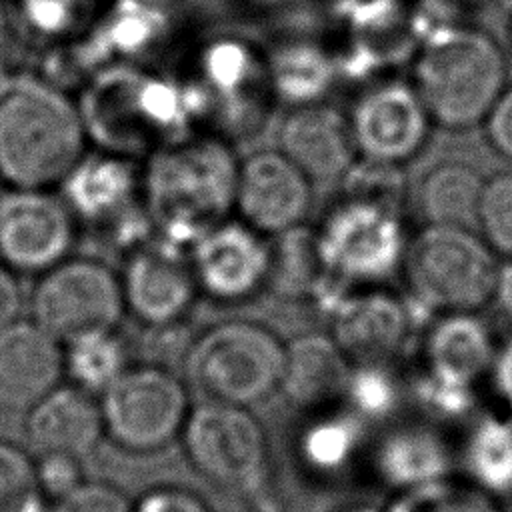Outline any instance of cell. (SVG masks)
I'll use <instances>...</instances> for the list:
<instances>
[{"instance_id":"32","label":"cell","mask_w":512,"mask_h":512,"mask_svg":"<svg viewBox=\"0 0 512 512\" xmlns=\"http://www.w3.org/2000/svg\"><path fill=\"white\" fill-rule=\"evenodd\" d=\"M476 224L496 254L512 258V172L484 180Z\"/></svg>"},{"instance_id":"33","label":"cell","mask_w":512,"mask_h":512,"mask_svg":"<svg viewBox=\"0 0 512 512\" xmlns=\"http://www.w3.org/2000/svg\"><path fill=\"white\" fill-rule=\"evenodd\" d=\"M36 466L28 456L0 442V512H44Z\"/></svg>"},{"instance_id":"11","label":"cell","mask_w":512,"mask_h":512,"mask_svg":"<svg viewBox=\"0 0 512 512\" xmlns=\"http://www.w3.org/2000/svg\"><path fill=\"white\" fill-rule=\"evenodd\" d=\"M180 440L190 464L212 484L238 494L262 488L268 446L248 408L206 400L190 410Z\"/></svg>"},{"instance_id":"1","label":"cell","mask_w":512,"mask_h":512,"mask_svg":"<svg viewBox=\"0 0 512 512\" xmlns=\"http://www.w3.org/2000/svg\"><path fill=\"white\" fill-rule=\"evenodd\" d=\"M74 96L90 148L142 160L156 148L208 132L188 78L154 64L98 68Z\"/></svg>"},{"instance_id":"41","label":"cell","mask_w":512,"mask_h":512,"mask_svg":"<svg viewBox=\"0 0 512 512\" xmlns=\"http://www.w3.org/2000/svg\"><path fill=\"white\" fill-rule=\"evenodd\" d=\"M488 378L496 396L502 400L508 412H512V338L496 348Z\"/></svg>"},{"instance_id":"43","label":"cell","mask_w":512,"mask_h":512,"mask_svg":"<svg viewBox=\"0 0 512 512\" xmlns=\"http://www.w3.org/2000/svg\"><path fill=\"white\" fill-rule=\"evenodd\" d=\"M492 300L498 304L500 312L512 320V258L502 262L498 268Z\"/></svg>"},{"instance_id":"14","label":"cell","mask_w":512,"mask_h":512,"mask_svg":"<svg viewBox=\"0 0 512 512\" xmlns=\"http://www.w3.org/2000/svg\"><path fill=\"white\" fill-rule=\"evenodd\" d=\"M80 224L58 190L0 186V264L42 274L74 254Z\"/></svg>"},{"instance_id":"31","label":"cell","mask_w":512,"mask_h":512,"mask_svg":"<svg viewBox=\"0 0 512 512\" xmlns=\"http://www.w3.org/2000/svg\"><path fill=\"white\" fill-rule=\"evenodd\" d=\"M388 512H502L500 500L474 484H452L448 478L402 492Z\"/></svg>"},{"instance_id":"5","label":"cell","mask_w":512,"mask_h":512,"mask_svg":"<svg viewBox=\"0 0 512 512\" xmlns=\"http://www.w3.org/2000/svg\"><path fill=\"white\" fill-rule=\"evenodd\" d=\"M410 234L404 208L344 192L312 226L322 268L342 288L382 286L402 272Z\"/></svg>"},{"instance_id":"20","label":"cell","mask_w":512,"mask_h":512,"mask_svg":"<svg viewBox=\"0 0 512 512\" xmlns=\"http://www.w3.org/2000/svg\"><path fill=\"white\" fill-rule=\"evenodd\" d=\"M408 304L382 286L344 288L330 302V336L358 364L396 354L410 332Z\"/></svg>"},{"instance_id":"26","label":"cell","mask_w":512,"mask_h":512,"mask_svg":"<svg viewBox=\"0 0 512 512\" xmlns=\"http://www.w3.org/2000/svg\"><path fill=\"white\" fill-rule=\"evenodd\" d=\"M374 468L388 486L408 492L448 478L450 452L434 430L402 426L378 442Z\"/></svg>"},{"instance_id":"9","label":"cell","mask_w":512,"mask_h":512,"mask_svg":"<svg viewBox=\"0 0 512 512\" xmlns=\"http://www.w3.org/2000/svg\"><path fill=\"white\" fill-rule=\"evenodd\" d=\"M82 230L122 252L154 236L142 202V160L90 148L58 186Z\"/></svg>"},{"instance_id":"37","label":"cell","mask_w":512,"mask_h":512,"mask_svg":"<svg viewBox=\"0 0 512 512\" xmlns=\"http://www.w3.org/2000/svg\"><path fill=\"white\" fill-rule=\"evenodd\" d=\"M134 504L114 486L104 482H80L58 500L54 512H132Z\"/></svg>"},{"instance_id":"6","label":"cell","mask_w":512,"mask_h":512,"mask_svg":"<svg viewBox=\"0 0 512 512\" xmlns=\"http://www.w3.org/2000/svg\"><path fill=\"white\" fill-rule=\"evenodd\" d=\"M182 74L200 98L206 130L232 144L258 134L276 104L264 46L236 34L198 42Z\"/></svg>"},{"instance_id":"28","label":"cell","mask_w":512,"mask_h":512,"mask_svg":"<svg viewBox=\"0 0 512 512\" xmlns=\"http://www.w3.org/2000/svg\"><path fill=\"white\" fill-rule=\"evenodd\" d=\"M462 460L470 484L496 500L512 496V412L486 414L470 428Z\"/></svg>"},{"instance_id":"18","label":"cell","mask_w":512,"mask_h":512,"mask_svg":"<svg viewBox=\"0 0 512 512\" xmlns=\"http://www.w3.org/2000/svg\"><path fill=\"white\" fill-rule=\"evenodd\" d=\"M118 274L126 310L156 328L182 320L200 294L188 250L158 236L124 252V264Z\"/></svg>"},{"instance_id":"36","label":"cell","mask_w":512,"mask_h":512,"mask_svg":"<svg viewBox=\"0 0 512 512\" xmlns=\"http://www.w3.org/2000/svg\"><path fill=\"white\" fill-rule=\"evenodd\" d=\"M344 396L358 414L384 416L396 402V386L378 362H366L356 370L352 368Z\"/></svg>"},{"instance_id":"10","label":"cell","mask_w":512,"mask_h":512,"mask_svg":"<svg viewBox=\"0 0 512 512\" xmlns=\"http://www.w3.org/2000/svg\"><path fill=\"white\" fill-rule=\"evenodd\" d=\"M124 310L120 274L96 256L70 254L38 274L32 292L34 322L66 342L114 330Z\"/></svg>"},{"instance_id":"27","label":"cell","mask_w":512,"mask_h":512,"mask_svg":"<svg viewBox=\"0 0 512 512\" xmlns=\"http://www.w3.org/2000/svg\"><path fill=\"white\" fill-rule=\"evenodd\" d=\"M484 180L464 160L432 164L416 186V206L424 224L470 226V222H476Z\"/></svg>"},{"instance_id":"35","label":"cell","mask_w":512,"mask_h":512,"mask_svg":"<svg viewBox=\"0 0 512 512\" xmlns=\"http://www.w3.org/2000/svg\"><path fill=\"white\" fill-rule=\"evenodd\" d=\"M356 430L350 420L328 418L314 424L302 442L304 456L320 468H336L344 464L356 444Z\"/></svg>"},{"instance_id":"44","label":"cell","mask_w":512,"mask_h":512,"mask_svg":"<svg viewBox=\"0 0 512 512\" xmlns=\"http://www.w3.org/2000/svg\"><path fill=\"white\" fill-rule=\"evenodd\" d=\"M246 4H254L258 8H280L284 4H290L294 0H244Z\"/></svg>"},{"instance_id":"23","label":"cell","mask_w":512,"mask_h":512,"mask_svg":"<svg viewBox=\"0 0 512 512\" xmlns=\"http://www.w3.org/2000/svg\"><path fill=\"white\" fill-rule=\"evenodd\" d=\"M264 52L276 104L294 108L322 102L340 84L336 54L326 38L288 32L266 44Z\"/></svg>"},{"instance_id":"29","label":"cell","mask_w":512,"mask_h":512,"mask_svg":"<svg viewBox=\"0 0 512 512\" xmlns=\"http://www.w3.org/2000/svg\"><path fill=\"white\" fill-rule=\"evenodd\" d=\"M40 44L70 42L96 22L106 0H14Z\"/></svg>"},{"instance_id":"7","label":"cell","mask_w":512,"mask_h":512,"mask_svg":"<svg viewBox=\"0 0 512 512\" xmlns=\"http://www.w3.org/2000/svg\"><path fill=\"white\" fill-rule=\"evenodd\" d=\"M498 254L470 226L422 224L410 234L402 274L422 306L478 312L492 302Z\"/></svg>"},{"instance_id":"25","label":"cell","mask_w":512,"mask_h":512,"mask_svg":"<svg viewBox=\"0 0 512 512\" xmlns=\"http://www.w3.org/2000/svg\"><path fill=\"white\" fill-rule=\"evenodd\" d=\"M104 432L100 402L80 386L54 388L30 408L28 438L42 454L80 458Z\"/></svg>"},{"instance_id":"16","label":"cell","mask_w":512,"mask_h":512,"mask_svg":"<svg viewBox=\"0 0 512 512\" xmlns=\"http://www.w3.org/2000/svg\"><path fill=\"white\" fill-rule=\"evenodd\" d=\"M188 260L200 294L222 304L246 302L268 288L272 238L230 216L190 244Z\"/></svg>"},{"instance_id":"42","label":"cell","mask_w":512,"mask_h":512,"mask_svg":"<svg viewBox=\"0 0 512 512\" xmlns=\"http://www.w3.org/2000/svg\"><path fill=\"white\" fill-rule=\"evenodd\" d=\"M22 308V290L16 272L0 264V328L18 320Z\"/></svg>"},{"instance_id":"12","label":"cell","mask_w":512,"mask_h":512,"mask_svg":"<svg viewBox=\"0 0 512 512\" xmlns=\"http://www.w3.org/2000/svg\"><path fill=\"white\" fill-rule=\"evenodd\" d=\"M104 432L130 452H154L182 434L190 414L184 384L160 366L126 368L100 400Z\"/></svg>"},{"instance_id":"3","label":"cell","mask_w":512,"mask_h":512,"mask_svg":"<svg viewBox=\"0 0 512 512\" xmlns=\"http://www.w3.org/2000/svg\"><path fill=\"white\" fill-rule=\"evenodd\" d=\"M88 150L72 92L34 72L0 84V186L58 190Z\"/></svg>"},{"instance_id":"15","label":"cell","mask_w":512,"mask_h":512,"mask_svg":"<svg viewBox=\"0 0 512 512\" xmlns=\"http://www.w3.org/2000/svg\"><path fill=\"white\" fill-rule=\"evenodd\" d=\"M496 348L476 312H440L424 338L422 396L438 410L458 414L468 406L474 384L488 376Z\"/></svg>"},{"instance_id":"24","label":"cell","mask_w":512,"mask_h":512,"mask_svg":"<svg viewBox=\"0 0 512 512\" xmlns=\"http://www.w3.org/2000/svg\"><path fill=\"white\" fill-rule=\"evenodd\" d=\"M350 358L330 334L308 332L284 344L278 390L300 408H320L346 394Z\"/></svg>"},{"instance_id":"8","label":"cell","mask_w":512,"mask_h":512,"mask_svg":"<svg viewBox=\"0 0 512 512\" xmlns=\"http://www.w3.org/2000/svg\"><path fill=\"white\" fill-rule=\"evenodd\" d=\"M284 344L250 320H226L206 328L188 348L186 378L212 402L252 406L278 390Z\"/></svg>"},{"instance_id":"40","label":"cell","mask_w":512,"mask_h":512,"mask_svg":"<svg viewBox=\"0 0 512 512\" xmlns=\"http://www.w3.org/2000/svg\"><path fill=\"white\" fill-rule=\"evenodd\" d=\"M482 126L490 148L512 164V86H506Z\"/></svg>"},{"instance_id":"38","label":"cell","mask_w":512,"mask_h":512,"mask_svg":"<svg viewBox=\"0 0 512 512\" xmlns=\"http://www.w3.org/2000/svg\"><path fill=\"white\" fill-rule=\"evenodd\" d=\"M42 456H44L42 462L36 466L42 492L60 500L82 482L80 468L76 462L78 458L64 456V454H42Z\"/></svg>"},{"instance_id":"21","label":"cell","mask_w":512,"mask_h":512,"mask_svg":"<svg viewBox=\"0 0 512 512\" xmlns=\"http://www.w3.org/2000/svg\"><path fill=\"white\" fill-rule=\"evenodd\" d=\"M278 148L312 180L342 178L358 160L346 108L330 100L288 108L278 128Z\"/></svg>"},{"instance_id":"34","label":"cell","mask_w":512,"mask_h":512,"mask_svg":"<svg viewBox=\"0 0 512 512\" xmlns=\"http://www.w3.org/2000/svg\"><path fill=\"white\" fill-rule=\"evenodd\" d=\"M40 42L14 0H0V84L32 72Z\"/></svg>"},{"instance_id":"4","label":"cell","mask_w":512,"mask_h":512,"mask_svg":"<svg viewBox=\"0 0 512 512\" xmlns=\"http://www.w3.org/2000/svg\"><path fill=\"white\" fill-rule=\"evenodd\" d=\"M408 68L434 126L450 132L480 126L508 82L504 48L468 20L420 38Z\"/></svg>"},{"instance_id":"17","label":"cell","mask_w":512,"mask_h":512,"mask_svg":"<svg viewBox=\"0 0 512 512\" xmlns=\"http://www.w3.org/2000/svg\"><path fill=\"white\" fill-rule=\"evenodd\" d=\"M314 206V180L280 148L240 158L234 216L268 238L306 224Z\"/></svg>"},{"instance_id":"22","label":"cell","mask_w":512,"mask_h":512,"mask_svg":"<svg viewBox=\"0 0 512 512\" xmlns=\"http://www.w3.org/2000/svg\"><path fill=\"white\" fill-rule=\"evenodd\" d=\"M62 364L58 338L38 322L14 320L0 328V408H32L56 388Z\"/></svg>"},{"instance_id":"19","label":"cell","mask_w":512,"mask_h":512,"mask_svg":"<svg viewBox=\"0 0 512 512\" xmlns=\"http://www.w3.org/2000/svg\"><path fill=\"white\" fill-rule=\"evenodd\" d=\"M166 0H106L92 28L76 38L90 72L110 64H154L174 18Z\"/></svg>"},{"instance_id":"2","label":"cell","mask_w":512,"mask_h":512,"mask_svg":"<svg viewBox=\"0 0 512 512\" xmlns=\"http://www.w3.org/2000/svg\"><path fill=\"white\" fill-rule=\"evenodd\" d=\"M238 164L234 144L214 132L142 158V202L154 236L188 250L210 226L234 216Z\"/></svg>"},{"instance_id":"30","label":"cell","mask_w":512,"mask_h":512,"mask_svg":"<svg viewBox=\"0 0 512 512\" xmlns=\"http://www.w3.org/2000/svg\"><path fill=\"white\" fill-rule=\"evenodd\" d=\"M68 346V372L88 392H104L128 368L126 348L114 330L78 338Z\"/></svg>"},{"instance_id":"39","label":"cell","mask_w":512,"mask_h":512,"mask_svg":"<svg viewBox=\"0 0 512 512\" xmlns=\"http://www.w3.org/2000/svg\"><path fill=\"white\" fill-rule=\"evenodd\" d=\"M132 512H210L208 504L194 492L178 486L148 490Z\"/></svg>"},{"instance_id":"13","label":"cell","mask_w":512,"mask_h":512,"mask_svg":"<svg viewBox=\"0 0 512 512\" xmlns=\"http://www.w3.org/2000/svg\"><path fill=\"white\" fill-rule=\"evenodd\" d=\"M346 114L358 158L390 166L418 158L434 126L414 84L400 74L358 86Z\"/></svg>"},{"instance_id":"45","label":"cell","mask_w":512,"mask_h":512,"mask_svg":"<svg viewBox=\"0 0 512 512\" xmlns=\"http://www.w3.org/2000/svg\"><path fill=\"white\" fill-rule=\"evenodd\" d=\"M508 42H510V52H512V22H510V28H508Z\"/></svg>"}]
</instances>
